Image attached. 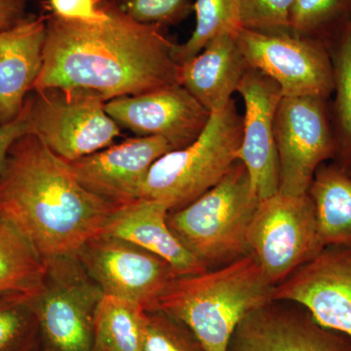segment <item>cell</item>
Segmentation results:
<instances>
[{"instance_id":"obj_1","label":"cell","mask_w":351,"mask_h":351,"mask_svg":"<svg viewBox=\"0 0 351 351\" xmlns=\"http://www.w3.org/2000/svg\"><path fill=\"white\" fill-rule=\"evenodd\" d=\"M87 23L46 16L43 64L34 90L85 89L106 101L180 84L176 44L167 29L115 11Z\"/></svg>"},{"instance_id":"obj_2","label":"cell","mask_w":351,"mask_h":351,"mask_svg":"<svg viewBox=\"0 0 351 351\" xmlns=\"http://www.w3.org/2000/svg\"><path fill=\"white\" fill-rule=\"evenodd\" d=\"M119 207L83 188L32 134L14 143L0 171V217L45 263L75 255L105 230Z\"/></svg>"},{"instance_id":"obj_3","label":"cell","mask_w":351,"mask_h":351,"mask_svg":"<svg viewBox=\"0 0 351 351\" xmlns=\"http://www.w3.org/2000/svg\"><path fill=\"white\" fill-rule=\"evenodd\" d=\"M269 282L254 254L198 274L178 276L149 311L182 323L204 351H228L245 316L274 301Z\"/></svg>"},{"instance_id":"obj_4","label":"cell","mask_w":351,"mask_h":351,"mask_svg":"<svg viewBox=\"0 0 351 351\" xmlns=\"http://www.w3.org/2000/svg\"><path fill=\"white\" fill-rule=\"evenodd\" d=\"M260 201L248 171L237 161L214 188L170 212L168 226L207 269H216L251 253L248 233Z\"/></svg>"},{"instance_id":"obj_5","label":"cell","mask_w":351,"mask_h":351,"mask_svg":"<svg viewBox=\"0 0 351 351\" xmlns=\"http://www.w3.org/2000/svg\"><path fill=\"white\" fill-rule=\"evenodd\" d=\"M243 117L234 100L211 113L204 130L193 144L157 159L147 172L141 198L165 203L170 212L193 202L219 184L239 161Z\"/></svg>"},{"instance_id":"obj_6","label":"cell","mask_w":351,"mask_h":351,"mask_svg":"<svg viewBox=\"0 0 351 351\" xmlns=\"http://www.w3.org/2000/svg\"><path fill=\"white\" fill-rule=\"evenodd\" d=\"M23 112L29 134L55 156L71 161L112 145L120 127L106 112L100 95L85 89L32 90Z\"/></svg>"},{"instance_id":"obj_7","label":"cell","mask_w":351,"mask_h":351,"mask_svg":"<svg viewBox=\"0 0 351 351\" xmlns=\"http://www.w3.org/2000/svg\"><path fill=\"white\" fill-rule=\"evenodd\" d=\"M104 295L75 255L46 263L31 298L43 351H92L95 314Z\"/></svg>"},{"instance_id":"obj_8","label":"cell","mask_w":351,"mask_h":351,"mask_svg":"<svg viewBox=\"0 0 351 351\" xmlns=\"http://www.w3.org/2000/svg\"><path fill=\"white\" fill-rule=\"evenodd\" d=\"M248 245L274 287L316 257L325 245L308 193H276L261 200L252 219Z\"/></svg>"},{"instance_id":"obj_9","label":"cell","mask_w":351,"mask_h":351,"mask_svg":"<svg viewBox=\"0 0 351 351\" xmlns=\"http://www.w3.org/2000/svg\"><path fill=\"white\" fill-rule=\"evenodd\" d=\"M278 193H308L316 171L336 152L330 99L283 97L277 108Z\"/></svg>"},{"instance_id":"obj_10","label":"cell","mask_w":351,"mask_h":351,"mask_svg":"<svg viewBox=\"0 0 351 351\" xmlns=\"http://www.w3.org/2000/svg\"><path fill=\"white\" fill-rule=\"evenodd\" d=\"M234 36L249 68L271 78L283 97L331 98L334 69L324 44L290 32L267 34L243 27Z\"/></svg>"},{"instance_id":"obj_11","label":"cell","mask_w":351,"mask_h":351,"mask_svg":"<svg viewBox=\"0 0 351 351\" xmlns=\"http://www.w3.org/2000/svg\"><path fill=\"white\" fill-rule=\"evenodd\" d=\"M75 257L104 295L134 302L145 311L178 276L162 258L106 233L90 239Z\"/></svg>"},{"instance_id":"obj_12","label":"cell","mask_w":351,"mask_h":351,"mask_svg":"<svg viewBox=\"0 0 351 351\" xmlns=\"http://www.w3.org/2000/svg\"><path fill=\"white\" fill-rule=\"evenodd\" d=\"M274 301L306 308L321 326L351 339V246H326L274 289Z\"/></svg>"},{"instance_id":"obj_13","label":"cell","mask_w":351,"mask_h":351,"mask_svg":"<svg viewBox=\"0 0 351 351\" xmlns=\"http://www.w3.org/2000/svg\"><path fill=\"white\" fill-rule=\"evenodd\" d=\"M106 112L138 137H161L181 149L199 137L211 112L181 84L108 101Z\"/></svg>"},{"instance_id":"obj_14","label":"cell","mask_w":351,"mask_h":351,"mask_svg":"<svg viewBox=\"0 0 351 351\" xmlns=\"http://www.w3.org/2000/svg\"><path fill=\"white\" fill-rule=\"evenodd\" d=\"M228 351H351V339L321 326L299 304L271 301L245 316Z\"/></svg>"},{"instance_id":"obj_15","label":"cell","mask_w":351,"mask_h":351,"mask_svg":"<svg viewBox=\"0 0 351 351\" xmlns=\"http://www.w3.org/2000/svg\"><path fill=\"white\" fill-rule=\"evenodd\" d=\"M171 151L174 149L165 138L138 137L75 160L61 159L83 188L122 206L140 199L147 172Z\"/></svg>"},{"instance_id":"obj_16","label":"cell","mask_w":351,"mask_h":351,"mask_svg":"<svg viewBox=\"0 0 351 351\" xmlns=\"http://www.w3.org/2000/svg\"><path fill=\"white\" fill-rule=\"evenodd\" d=\"M237 92L245 104L239 161L248 171L254 189L262 200L278 193L274 124L283 94L271 78L252 68L247 69Z\"/></svg>"},{"instance_id":"obj_17","label":"cell","mask_w":351,"mask_h":351,"mask_svg":"<svg viewBox=\"0 0 351 351\" xmlns=\"http://www.w3.org/2000/svg\"><path fill=\"white\" fill-rule=\"evenodd\" d=\"M46 16H27L0 31V125L19 117L40 73Z\"/></svg>"},{"instance_id":"obj_18","label":"cell","mask_w":351,"mask_h":351,"mask_svg":"<svg viewBox=\"0 0 351 351\" xmlns=\"http://www.w3.org/2000/svg\"><path fill=\"white\" fill-rule=\"evenodd\" d=\"M169 213L165 203L141 198L119 206L101 233L151 252L169 263L178 276L205 271L206 267L170 230L167 223Z\"/></svg>"},{"instance_id":"obj_19","label":"cell","mask_w":351,"mask_h":351,"mask_svg":"<svg viewBox=\"0 0 351 351\" xmlns=\"http://www.w3.org/2000/svg\"><path fill=\"white\" fill-rule=\"evenodd\" d=\"M248 69L234 34L223 32L180 64V84L210 112H219L232 100Z\"/></svg>"},{"instance_id":"obj_20","label":"cell","mask_w":351,"mask_h":351,"mask_svg":"<svg viewBox=\"0 0 351 351\" xmlns=\"http://www.w3.org/2000/svg\"><path fill=\"white\" fill-rule=\"evenodd\" d=\"M326 246H351V176L335 163L318 168L308 189Z\"/></svg>"},{"instance_id":"obj_21","label":"cell","mask_w":351,"mask_h":351,"mask_svg":"<svg viewBox=\"0 0 351 351\" xmlns=\"http://www.w3.org/2000/svg\"><path fill=\"white\" fill-rule=\"evenodd\" d=\"M46 263L11 223L0 217V297L34 295Z\"/></svg>"},{"instance_id":"obj_22","label":"cell","mask_w":351,"mask_h":351,"mask_svg":"<svg viewBox=\"0 0 351 351\" xmlns=\"http://www.w3.org/2000/svg\"><path fill=\"white\" fill-rule=\"evenodd\" d=\"M144 311L134 302L104 295L95 314L92 351H143Z\"/></svg>"},{"instance_id":"obj_23","label":"cell","mask_w":351,"mask_h":351,"mask_svg":"<svg viewBox=\"0 0 351 351\" xmlns=\"http://www.w3.org/2000/svg\"><path fill=\"white\" fill-rule=\"evenodd\" d=\"M289 29L330 50L351 29V0H295Z\"/></svg>"},{"instance_id":"obj_24","label":"cell","mask_w":351,"mask_h":351,"mask_svg":"<svg viewBox=\"0 0 351 351\" xmlns=\"http://www.w3.org/2000/svg\"><path fill=\"white\" fill-rule=\"evenodd\" d=\"M330 51L334 101H330L336 152L332 162L351 176V29Z\"/></svg>"},{"instance_id":"obj_25","label":"cell","mask_w":351,"mask_h":351,"mask_svg":"<svg viewBox=\"0 0 351 351\" xmlns=\"http://www.w3.org/2000/svg\"><path fill=\"white\" fill-rule=\"evenodd\" d=\"M193 11L196 14L195 31L186 43L176 44L174 48V58L179 64L199 54L219 34H235L241 29L235 0H196Z\"/></svg>"},{"instance_id":"obj_26","label":"cell","mask_w":351,"mask_h":351,"mask_svg":"<svg viewBox=\"0 0 351 351\" xmlns=\"http://www.w3.org/2000/svg\"><path fill=\"white\" fill-rule=\"evenodd\" d=\"M32 295L0 297V351H40V330Z\"/></svg>"},{"instance_id":"obj_27","label":"cell","mask_w":351,"mask_h":351,"mask_svg":"<svg viewBox=\"0 0 351 351\" xmlns=\"http://www.w3.org/2000/svg\"><path fill=\"white\" fill-rule=\"evenodd\" d=\"M101 9L115 11L138 24L166 27L180 24L193 11L191 0H97Z\"/></svg>"},{"instance_id":"obj_28","label":"cell","mask_w":351,"mask_h":351,"mask_svg":"<svg viewBox=\"0 0 351 351\" xmlns=\"http://www.w3.org/2000/svg\"><path fill=\"white\" fill-rule=\"evenodd\" d=\"M143 351H204L193 332L180 321L159 311H145Z\"/></svg>"},{"instance_id":"obj_29","label":"cell","mask_w":351,"mask_h":351,"mask_svg":"<svg viewBox=\"0 0 351 351\" xmlns=\"http://www.w3.org/2000/svg\"><path fill=\"white\" fill-rule=\"evenodd\" d=\"M243 29L267 34H289L295 0H235ZM291 34V32H290Z\"/></svg>"},{"instance_id":"obj_30","label":"cell","mask_w":351,"mask_h":351,"mask_svg":"<svg viewBox=\"0 0 351 351\" xmlns=\"http://www.w3.org/2000/svg\"><path fill=\"white\" fill-rule=\"evenodd\" d=\"M46 9L64 20L96 23L108 18V13L101 10L97 0H47Z\"/></svg>"},{"instance_id":"obj_31","label":"cell","mask_w":351,"mask_h":351,"mask_svg":"<svg viewBox=\"0 0 351 351\" xmlns=\"http://www.w3.org/2000/svg\"><path fill=\"white\" fill-rule=\"evenodd\" d=\"M27 134H29V126L23 110L17 119L0 125V171L3 167L7 154L14 143Z\"/></svg>"},{"instance_id":"obj_32","label":"cell","mask_w":351,"mask_h":351,"mask_svg":"<svg viewBox=\"0 0 351 351\" xmlns=\"http://www.w3.org/2000/svg\"><path fill=\"white\" fill-rule=\"evenodd\" d=\"M29 0H0V31L10 29L27 17Z\"/></svg>"}]
</instances>
